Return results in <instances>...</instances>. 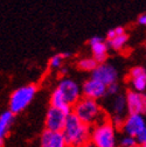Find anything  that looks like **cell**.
<instances>
[{
	"mask_svg": "<svg viewBox=\"0 0 146 147\" xmlns=\"http://www.w3.org/2000/svg\"><path fill=\"white\" fill-rule=\"evenodd\" d=\"M84 147H96V146H95V145H94L93 142H91V141H90V142H89V144H87V145H85Z\"/></svg>",
	"mask_w": 146,
	"mask_h": 147,
	"instance_id": "484cf974",
	"label": "cell"
},
{
	"mask_svg": "<svg viewBox=\"0 0 146 147\" xmlns=\"http://www.w3.org/2000/svg\"><path fill=\"white\" fill-rule=\"evenodd\" d=\"M50 106L61 109V110H63V111H66L68 113H71L72 112V107L66 103L64 98L62 97V95L60 94V91L57 89L54 90L51 96H50Z\"/></svg>",
	"mask_w": 146,
	"mask_h": 147,
	"instance_id": "2e32d148",
	"label": "cell"
},
{
	"mask_svg": "<svg viewBox=\"0 0 146 147\" xmlns=\"http://www.w3.org/2000/svg\"><path fill=\"white\" fill-rule=\"evenodd\" d=\"M91 78L97 80L104 85L109 86L114 83H117L118 80V71L110 63H101L98 67L91 72Z\"/></svg>",
	"mask_w": 146,
	"mask_h": 147,
	"instance_id": "52a82bcc",
	"label": "cell"
},
{
	"mask_svg": "<svg viewBox=\"0 0 146 147\" xmlns=\"http://www.w3.org/2000/svg\"><path fill=\"white\" fill-rule=\"evenodd\" d=\"M130 83L137 92H143L146 89V70L143 67H133L129 74Z\"/></svg>",
	"mask_w": 146,
	"mask_h": 147,
	"instance_id": "4fadbf2b",
	"label": "cell"
},
{
	"mask_svg": "<svg viewBox=\"0 0 146 147\" xmlns=\"http://www.w3.org/2000/svg\"><path fill=\"white\" fill-rule=\"evenodd\" d=\"M91 127L82 123L74 113H70L63 130V136L69 147H84L91 141Z\"/></svg>",
	"mask_w": 146,
	"mask_h": 147,
	"instance_id": "6da1fadb",
	"label": "cell"
},
{
	"mask_svg": "<svg viewBox=\"0 0 146 147\" xmlns=\"http://www.w3.org/2000/svg\"><path fill=\"white\" fill-rule=\"evenodd\" d=\"M137 141H138L140 145H146V128L143 131V133L137 138Z\"/></svg>",
	"mask_w": 146,
	"mask_h": 147,
	"instance_id": "603a6c76",
	"label": "cell"
},
{
	"mask_svg": "<svg viewBox=\"0 0 146 147\" xmlns=\"http://www.w3.org/2000/svg\"><path fill=\"white\" fill-rule=\"evenodd\" d=\"M127 41H129V36H127L126 34H123V35L116 36V38L112 39V40H107V46L114 50L120 51L126 47Z\"/></svg>",
	"mask_w": 146,
	"mask_h": 147,
	"instance_id": "e0dca14e",
	"label": "cell"
},
{
	"mask_svg": "<svg viewBox=\"0 0 146 147\" xmlns=\"http://www.w3.org/2000/svg\"><path fill=\"white\" fill-rule=\"evenodd\" d=\"M60 72H61V75H66V74H67V68H61Z\"/></svg>",
	"mask_w": 146,
	"mask_h": 147,
	"instance_id": "d4e9b609",
	"label": "cell"
},
{
	"mask_svg": "<svg viewBox=\"0 0 146 147\" xmlns=\"http://www.w3.org/2000/svg\"><path fill=\"white\" fill-rule=\"evenodd\" d=\"M91 142L96 147H118L116 127L110 121V119H106L93 127Z\"/></svg>",
	"mask_w": 146,
	"mask_h": 147,
	"instance_id": "3957f363",
	"label": "cell"
},
{
	"mask_svg": "<svg viewBox=\"0 0 146 147\" xmlns=\"http://www.w3.org/2000/svg\"><path fill=\"white\" fill-rule=\"evenodd\" d=\"M41 147H69L62 132L45 130L40 138Z\"/></svg>",
	"mask_w": 146,
	"mask_h": 147,
	"instance_id": "8fae6325",
	"label": "cell"
},
{
	"mask_svg": "<svg viewBox=\"0 0 146 147\" xmlns=\"http://www.w3.org/2000/svg\"><path fill=\"white\" fill-rule=\"evenodd\" d=\"M82 94L85 98L98 100L103 98L105 95H107V86L97 80L89 78L82 85Z\"/></svg>",
	"mask_w": 146,
	"mask_h": 147,
	"instance_id": "9c48e42d",
	"label": "cell"
},
{
	"mask_svg": "<svg viewBox=\"0 0 146 147\" xmlns=\"http://www.w3.org/2000/svg\"><path fill=\"white\" fill-rule=\"evenodd\" d=\"M56 89L60 91V94L64 98L66 103L68 105H70L71 107L81 99L82 89L80 88V85L74 80H71V78H68V77L61 78Z\"/></svg>",
	"mask_w": 146,
	"mask_h": 147,
	"instance_id": "5b68a950",
	"label": "cell"
},
{
	"mask_svg": "<svg viewBox=\"0 0 146 147\" xmlns=\"http://www.w3.org/2000/svg\"><path fill=\"white\" fill-rule=\"evenodd\" d=\"M126 103L129 113L145 115L146 113V96L143 92H137L135 90H130L126 92Z\"/></svg>",
	"mask_w": 146,
	"mask_h": 147,
	"instance_id": "30bf717a",
	"label": "cell"
},
{
	"mask_svg": "<svg viewBox=\"0 0 146 147\" xmlns=\"http://www.w3.org/2000/svg\"><path fill=\"white\" fill-rule=\"evenodd\" d=\"M89 45L91 48V53H93V57L101 64L105 63V60L107 57V42H105L101 36H93L89 40Z\"/></svg>",
	"mask_w": 146,
	"mask_h": 147,
	"instance_id": "7c38bea8",
	"label": "cell"
},
{
	"mask_svg": "<svg viewBox=\"0 0 146 147\" xmlns=\"http://www.w3.org/2000/svg\"><path fill=\"white\" fill-rule=\"evenodd\" d=\"M36 91H38V88L34 84H27L14 90L8 102L9 111H12L14 115L24 111L34 99Z\"/></svg>",
	"mask_w": 146,
	"mask_h": 147,
	"instance_id": "277c9868",
	"label": "cell"
},
{
	"mask_svg": "<svg viewBox=\"0 0 146 147\" xmlns=\"http://www.w3.org/2000/svg\"><path fill=\"white\" fill-rule=\"evenodd\" d=\"M138 145L137 144V138H133V137H130V136H124L120 141H119V146L120 147H133Z\"/></svg>",
	"mask_w": 146,
	"mask_h": 147,
	"instance_id": "ffe728a7",
	"label": "cell"
},
{
	"mask_svg": "<svg viewBox=\"0 0 146 147\" xmlns=\"http://www.w3.org/2000/svg\"><path fill=\"white\" fill-rule=\"evenodd\" d=\"M111 109H112V116H118V117H126L125 113L129 111L127 110V103H126V97L118 95L114 98L112 104H111Z\"/></svg>",
	"mask_w": 146,
	"mask_h": 147,
	"instance_id": "9a60e30c",
	"label": "cell"
},
{
	"mask_svg": "<svg viewBox=\"0 0 146 147\" xmlns=\"http://www.w3.org/2000/svg\"><path fill=\"white\" fill-rule=\"evenodd\" d=\"M64 59L66 57H64L63 54H56V55H54V56H51V59L49 60L50 68H53V69H61Z\"/></svg>",
	"mask_w": 146,
	"mask_h": 147,
	"instance_id": "d6986e66",
	"label": "cell"
},
{
	"mask_svg": "<svg viewBox=\"0 0 146 147\" xmlns=\"http://www.w3.org/2000/svg\"><path fill=\"white\" fill-rule=\"evenodd\" d=\"M146 128L145 119L141 115L137 113H129L126 116L124 124L122 126V130L126 136H130L133 138H138L143 131Z\"/></svg>",
	"mask_w": 146,
	"mask_h": 147,
	"instance_id": "ba28073f",
	"label": "cell"
},
{
	"mask_svg": "<svg viewBox=\"0 0 146 147\" xmlns=\"http://www.w3.org/2000/svg\"><path fill=\"white\" fill-rule=\"evenodd\" d=\"M118 92H119V84L118 83H114V84L107 86V95L116 97V96H118Z\"/></svg>",
	"mask_w": 146,
	"mask_h": 147,
	"instance_id": "7402d4cb",
	"label": "cell"
},
{
	"mask_svg": "<svg viewBox=\"0 0 146 147\" xmlns=\"http://www.w3.org/2000/svg\"><path fill=\"white\" fill-rule=\"evenodd\" d=\"M98 62L91 56V57H84L82 60H80L77 62V67L83 70V71H90V72H93L97 67H98Z\"/></svg>",
	"mask_w": 146,
	"mask_h": 147,
	"instance_id": "ac0fdd59",
	"label": "cell"
},
{
	"mask_svg": "<svg viewBox=\"0 0 146 147\" xmlns=\"http://www.w3.org/2000/svg\"><path fill=\"white\" fill-rule=\"evenodd\" d=\"M138 24L141 25V26H146V13L138 16Z\"/></svg>",
	"mask_w": 146,
	"mask_h": 147,
	"instance_id": "cb8c5ba5",
	"label": "cell"
},
{
	"mask_svg": "<svg viewBox=\"0 0 146 147\" xmlns=\"http://www.w3.org/2000/svg\"><path fill=\"white\" fill-rule=\"evenodd\" d=\"M125 34V30L123 27H117V28H114V29H110L107 32V40H112L115 39L116 36L118 35H123Z\"/></svg>",
	"mask_w": 146,
	"mask_h": 147,
	"instance_id": "44dd1931",
	"label": "cell"
},
{
	"mask_svg": "<svg viewBox=\"0 0 146 147\" xmlns=\"http://www.w3.org/2000/svg\"><path fill=\"white\" fill-rule=\"evenodd\" d=\"M133 147H141L140 145H136V146H133Z\"/></svg>",
	"mask_w": 146,
	"mask_h": 147,
	"instance_id": "4316f807",
	"label": "cell"
},
{
	"mask_svg": "<svg viewBox=\"0 0 146 147\" xmlns=\"http://www.w3.org/2000/svg\"><path fill=\"white\" fill-rule=\"evenodd\" d=\"M72 113L88 126H96L106 120V115L98 102L85 97L72 106Z\"/></svg>",
	"mask_w": 146,
	"mask_h": 147,
	"instance_id": "7a4b0ae2",
	"label": "cell"
},
{
	"mask_svg": "<svg viewBox=\"0 0 146 147\" xmlns=\"http://www.w3.org/2000/svg\"><path fill=\"white\" fill-rule=\"evenodd\" d=\"M69 115L70 113L63 111L61 109L50 106L47 111L46 119H45L46 130H49L53 132H63Z\"/></svg>",
	"mask_w": 146,
	"mask_h": 147,
	"instance_id": "8992f818",
	"label": "cell"
},
{
	"mask_svg": "<svg viewBox=\"0 0 146 147\" xmlns=\"http://www.w3.org/2000/svg\"><path fill=\"white\" fill-rule=\"evenodd\" d=\"M14 121V113L9 110H6L0 116V145L4 146V140L7 137L9 128Z\"/></svg>",
	"mask_w": 146,
	"mask_h": 147,
	"instance_id": "5bb4252c",
	"label": "cell"
},
{
	"mask_svg": "<svg viewBox=\"0 0 146 147\" xmlns=\"http://www.w3.org/2000/svg\"><path fill=\"white\" fill-rule=\"evenodd\" d=\"M140 146H141V147H146V145H140Z\"/></svg>",
	"mask_w": 146,
	"mask_h": 147,
	"instance_id": "83f0119b",
	"label": "cell"
}]
</instances>
